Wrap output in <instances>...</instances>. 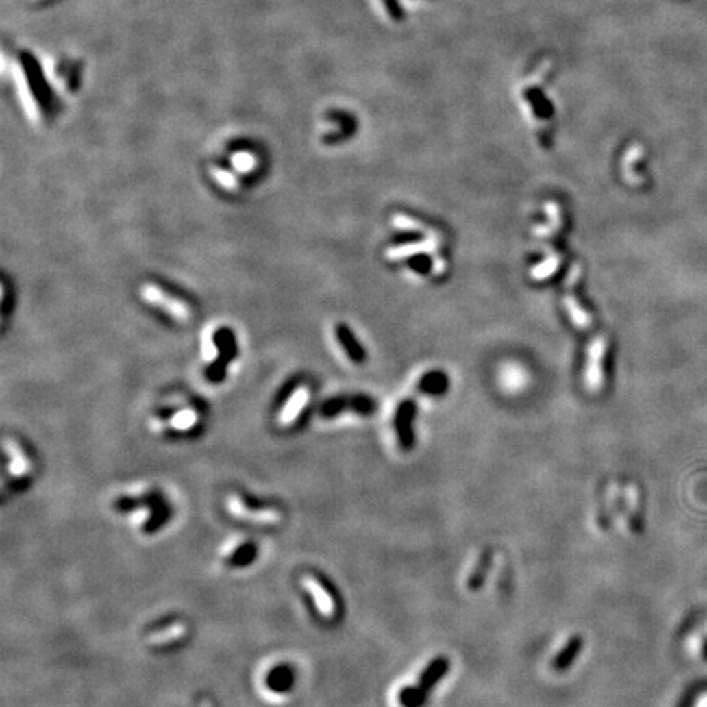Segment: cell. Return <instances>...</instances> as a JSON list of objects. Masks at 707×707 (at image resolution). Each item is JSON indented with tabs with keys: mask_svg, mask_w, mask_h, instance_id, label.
<instances>
[{
	"mask_svg": "<svg viewBox=\"0 0 707 707\" xmlns=\"http://www.w3.org/2000/svg\"><path fill=\"white\" fill-rule=\"evenodd\" d=\"M449 670H450L449 658H445V656H437V658L432 660V662H429L427 667L424 668L423 675H421V678H419L418 688L424 694H427L429 696V691L436 688L437 683H439L442 678L447 675Z\"/></svg>",
	"mask_w": 707,
	"mask_h": 707,
	"instance_id": "cell-5",
	"label": "cell"
},
{
	"mask_svg": "<svg viewBox=\"0 0 707 707\" xmlns=\"http://www.w3.org/2000/svg\"><path fill=\"white\" fill-rule=\"evenodd\" d=\"M142 508H147L151 512L142 525L146 534L158 532L172 517V506L159 490H153L141 496H120L113 503V509L118 512H132Z\"/></svg>",
	"mask_w": 707,
	"mask_h": 707,
	"instance_id": "cell-1",
	"label": "cell"
},
{
	"mask_svg": "<svg viewBox=\"0 0 707 707\" xmlns=\"http://www.w3.org/2000/svg\"><path fill=\"white\" fill-rule=\"evenodd\" d=\"M414 414L416 406L410 399L403 401L401 405L398 406L397 414H395V431H397L398 442L403 450H411L412 445H414V434H412V419H414Z\"/></svg>",
	"mask_w": 707,
	"mask_h": 707,
	"instance_id": "cell-3",
	"label": "cell"
},
{
	"mask_svg": "<svg viewBox=\"0 0 707 707\" xmlns=\"http://www.w3.org/2000/svg\"><path fill=\"white\" fill-rule=\"evenodd\" d=\"M308 390L306 388H300L297 390L293 393V397L290 398V401L287 403V406L284 408V411H282L280 414V423L282 424H290L293 423L295 419H297V416L300 414V411L305 408L306 401H308Z\"/></svg>",
	"mask_w": 707,
	"mask_h": 707,
	"instance_id": "cell-9",
	"label": "cell"
},
{
	"mask_svg": "<svg viewBox=\"0 0 707 707\" xmlns=\"http://www.w3.org/2000/svg\"><path fill=\"white\" fill-rule=\"evenodd\" d=\"M336 338H338L339 344L344 347V351L347 352V356L351 357L352 360L360 362L364 359V352H362L359 344L356 343V338H354L352 332L347 330V326L338 324V326H336Z\"/></svg>",
	"mask_w": 707,
	"mask_h": 707,
	"instance_id": "cell-10",
	"label": "cell"
},
{
	"mask_svg": "<svg viewBox=\"0 0 707 707\" xmlns=\"http://www.w3.org/2000/svg\"><path fill=\"white\" fill-rule=\"evenodd\" d=\"M256 557H258V545L252 544V542H247V544L239 547L238 550H234L228 557V560H226V563H228L230 567L241 568L251 565Z\"/></svg>",
	"mask_w": 707,
	"mask_h": 707,
	"instance_id": "cell-11",
	"label": "cell"
},
{
	"mask_svg": "<svg viewBox=\"0 0 707 707\" xmlns=\"http://www.w3.org/2000/svg\"><path fill=\"white\" fill-rule=\"evenodd\" d=\"M141 293L147 301L153 303L156 306H161L162 310H166L167 313H171L172 317L180 319V321H185V319L190 318V310H188V306L185 305V303L169 297L167 293H164L161 288L154 287V285H146V287H142Z\"/></svg>",
	"mask_w": 707,
	"mask_h": 707,
	"instance_id": "cell-2",
	"label": "cell"
},
{
	"mask_svg": "<svg viewBox=\"0 0 707 707\" xmlns=\"http://www.w3.org/2000/svg\"><path fill=\"white\" fill-rule=\"evenodd\" d=\"M583 648V637L582 635H573L570 641L567 642V645L558 652L557 656L554 660V668L555 671H565L571 663L578 658L580 652Z\"/></svg>",
	"mask_w": 707,
	"mask_h": 707,
	"instance_id": "cell-8",
	"label": "cell"
},
{
	"mask_svg": "<svg viewBox=\"0 0 707 707\" xmlns=\"http://www.w3.org/2000/svg\"><path fill=\"white\" fill-rule=\"evenodd\" d=\"M230 511L233 512L234 516L241 517L244 521H251V523H259V524H275L280 521V514L275 511V509H258L247 506L244 501L239 498V496H230L228 499Z\"/></svg>",
	"mask_w": 707,
	"mask_h": 707,
	"instance_id": "cell-4",
	"label": "cell"
},
{
	"mask_svg": "<svg viewBox=\"0 0 707 707\" xmlns=\"http://www.w3.org/2000/svg\"><path fill=\"white\" fill-rule=\"evenodd\" d=\"M213 175H214V179L220 182V185H223L225 188H228V190H234V188L238 187V180H236L234 177L230 174V172L214 169Z\"/></svg>",
	"mask_w": 707,
	"mask_h": 707,
	"instance_id": "cell-16",
	"label": "cell"
},
{
	"mask_svg": "<svg viewBox=\"0 0 707 707\" xmlns=\"http://www.w3.org/2000/svg\"><path fill=\"white\" fill-rule=\"evenodd\" d=\"M427 694H424L418 686H408L398 694V701L403 707H424L427 702Z\"/></svg>",
	"mask_w": 707,
	"mask_h": 707,
	"instance_id": "cell-12",
	"label": "cell"
},
{
	"mask_svg": "<svg viewBox=\"0 0 707 707\" xmlns=\"http://www.w3.org/2000/svg\"><path fill=\"white\" fill-rule=\"evenodd\" d=\"M195 424V414L192 411H180L172 419V426L175 429H188Z\"/></svg>",
	"mask_w": 707,
	"mask_h": 707,
	"instance_id": "cell-15",
	"label": "cell"
},
{
	"mask_svg": "<svg viewBox=\"0 0 707 707\" xmlns=\"http://www.w3.org/2000/svg\"><path fill=\"white\" fill-rule=\"evenodd\" d=\"M233 162H234V166L238 167L239 171H243V172L251 171L252 167H254V158H252L251 154H246V153H241V154L234 156Z\"/></svg>",
	"mask_w": 707,
	"mask_h": 707,
	"instance_id": "cell-17",
	"label": "cell"
},
{
	"mask_svg": "<svg viewBox=\"0 0 707 707\" xmlns=\"http://www.w3.org/2000/svg\"><path fill=\"white\" fill-rule=\"evenodd\" d=\"M5 450L12 454L10 473H14V475L25 473V470H28V462H27V458L23 457V454L20 452L18 447H16L15 444H10V442H5Z\"/></svg>",
	"mask_w": 707,
	"mask_h": 707,
	"instance_id": "cell-14",
	"label": "cell"
},
{
	"mask_svg": "<svg viewBox=\"0 0 707 707\" xmlns=\"http://www.w3.org/2000/svg\"><path fill=\"white\" fill-rule=\"evenodd\" d=\"M267 688L273 693H287L295 684V671L290 665H277L267 675Z\"/></svg>",
	"mask_w": 707,
	"mask_h": 707,
	"instance_id": "cell-6",
	"label": "cell"
},
{
	"mask_svg": "<svg viewBox=\"0 0 707 707\" xmlns=\"http://www.w3.org/2000/svg\"><path fill=\"white\" fill-rule=\"evenodd\" d=\"M185 634V625L184 624H172L169 627H164V630H159V632H154L149 637V641L153 643H166L169 641H177L179 637H182Z\"/></svg>",
	"mask_w": 707,
	"mask_h": 707,
	"instance_id": "cell-13",
	"label": "cell"
},
{
	"mask_svg": "<svg viewBox=\"0 0 707 707\" xmlns=\"http://www.w3.org/2000/svg\"><path fill=\"white\" fill-rule=\"evenodd\" d=\"M303 583H305L306 589H308V591L311 593V596H313L314 601H317V606H318L319 611H321L323 614H326V616L332 614V611H334V601H332L331 593L324 588V584L319 583V580L314 578V576H305Z\"/></svg>",
	"mask_w": 707,
	"mask_h": 707,
	"instance_id": "cell-7",
	"label": "cell"
}]
</instances>
